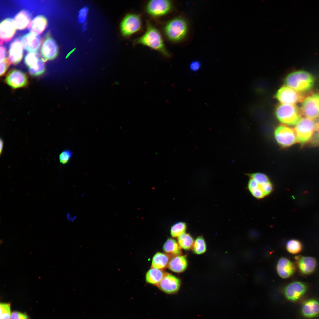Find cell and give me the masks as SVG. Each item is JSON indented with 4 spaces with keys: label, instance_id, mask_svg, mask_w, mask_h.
<instances>
[{
    "label": "cell",
    "instance_id": "ffe728a7",
    "mask_svg": "<svg viewBox=\"0 0 319 319\" xmlns=\"http://www.w3.org/2000/svg\"><path fill=\"white\" fill-rule=\"evenodd\" d=\"M21 42L24 48L30 52H35L39 48L41 43L40 38L31 33L22 37Z\"/></svg>",
    "mask_w": 319,
    "mask_h": 319
},
{
    "label": "cell",
    "instance_id": "9c48e42d",
    "mask_svg": "<svg viewBox=\"0 0 319 319\" xmlns=\"http://www.w3.org/2000/svg\"><path fill=\"white\" fill-rule=\"evenodd\" d=\"M302 102V115L314 120L319 117V94L310 93Z\"/></svg>",
    "mask_w": 319,
    "mask_h": 319
},
{
    "label": "cell",
    "instance_id": "60d3db41",
    "mask_svg": "<svg viewBox=\"0 0 319 319\" xmlns=\"http://www.w3.org/2000/svg\"><path fill=\"white\" fill-rule=\"evenodd\" d=\"M313 142L315 144H319V131L318 133L315 136Z\"/></svg>",
    "mask_w": 319,
    "mask_h": 319
},
{
    "label": "cell",
    "instance_id": "8992f818",
    "mask_svg": "<svg viewBox=\"0 0 319 319\" xmlns=\"http://www.w3.org/2000/svg\"><path fill=\"white\" fill-rule=\"evenodd\" d=\"M276 116L281 123L293 125L296 124L302 115L300 109L295 105L281 104L276 107Z\"/></svg>",
    "mask_w": 319,
    "mask_h": 319
},
{
    "label": "cell",
    "instance_id": "f1b7e54d",
    "mask_svg": "<svg viewBox=\"0 0 319 319\" xmlns=\"http://www.w3.org/2000/svg\"><path fill=\"white\" fill-rule=\"evenodd\" d=\"M286 249L290 253L296 254L300 252L302 249V245L300 241L296 239H292L287 243Z\"/></svg>",
    "mask_w": 319,
    "mask_h": 319
},
{
    "label": "cell",
    "instance_id": "5b68a950",
    "mask_svg": "<svg viewBox=\"0 0 319 319\" xmlns=\"http://www.w3.org/2000/svg\"><path fill=\"white\" fill-rule=\"evenodd\" d=\"M294 130L297 142L304 144L310 139L315 131H319V121L301 118L296 124Z\"/></svg>",
    "mask_w": 319,
    "mask_h": 319
},
{
    "label": "cell",
    "instance_id": "5bb4252c",
    "mask_svg": "<svg viewBox=\"0 0 319 319\" xmlns=\"http://www.w3.org/2000/svg\"><path fill=\"white\" fill-rule=\"evenodd\" d=\"M5 82L11 87L17 89L25 87L28 84V79L27 75L22 71L13 69L7 74Z\"/></svg>",
    "mask_w": 319,
    "mask_h": 319
},
{
    "label": "cell",
    "instance_id": "30bf717a",
    "mask_svg": "<svg viewBox=\"0 0 319 319\" xmlns=\"http://www.w3.org/2000/svg\"><path fill=\"white\" fill-rule=\"evenodd\" d=\"M172 7V3L168 0H152L149 1L145 6L147 12L155 17H161L169 13Z\"/></svg>",
    "mask_w": 319,
    "mask_h": 319
},
{
    "label": "cell",
    "instance_id": "2e32d148",
    "mask_svg": "<svg viewBox=\"0 0 319 319\" xmlns=\"http://www.w3.org/2000/svg\"><path fill=\"white\" fill-rule=\"evenodd\" d=\"M158 285L160 289L165 293L173 294L176 293L179 290L180 285V281L176 276L167 274L165 275Z\"/></svg>",
    "mask_w": 319,
    "mask_h": 319
},
{
    "label": "cell",
    "instance_id": "e0dca14e",
    "mask_svg": "<svg viewBox=\"0 0 319 319\" xmlns=\"http://www.w3.org/2000/svg\"><path fill=\"white\" fill-rule=\"evenodd\" d=\"M296 269V264L285 258H281L277 263V272L279 276L283 279L287 278L292 276Z\"/></svg>",
    "mask_w": 319,
    "mask_h": 319
},
{
    "label": "cell",
    "instance_id": "6da1fadb",
    "mask_svg": "<svg viewBox=\"0 0 319 319\" xmlns=\"http://www.w3.org/2000/svg\"><path fill=\"white\" fill-rule=\"evenodd\" d=\"M133 43L134 45L148 47L160 53L166 58L170 57L160 32L149 21L147 22L146 29L144 34L134 40Z\"/></svg>",
    "mask_w": 319,
    "mask_h": 319
},
{
    "label": "cell",
    "instance_id": "83f0119b",
    "mask_svg": "<svg viewBox=\"0 0 319 319\" xmlns=\"http://www.w3.org/2000/svg\"><path fill=\"white\" fill-rule=\"evenodd\" d=\"M178 244L181 248L188 250L192 247L194 241L189 234L184 233L178 237Z\"/></svg>",
    "mask_w": 319,
    "mask_h": 319
},
{
    "label": "cell",
    "instance_id": "836d02e7",
    "mask_svg": "<svg viewBox=\"0 0 319 319\" xmlns=\"http://www.w3.org/2000/svg\"><path fill=\"white\" fill-rule=\"evenodd\" d=\"M38 59L35 52H30L25 56V62L26 65L30 67L35 64Z\"/></svg>",
    "mask_w": 319,
    "mask_h": 319
},
{
    "label": "cell",
    "instance_id": "484cf974",
    "mask_svg": "<svg viewBox=\"0 0 319 319\" xmlns=\"http://www.w3.org/2000/svg\"><path fill=\"white\" fill-rule=\"evenodd\" d=\"M165 252L170 255L175 256L181 253L180 247L176 241L172 238L168 239L163 246Z\"/></svg>",
    "mask_w": 319,
    "mask_h": 319
},
{
    "label": "cell",
    "instance_id": "b9f144b4",
    "mask_svg": "<svg viewBox=\"0 0 319 319\" xmlns=\"http://www.w3.org/2000/svg\"><path fill=\"white\" fill-rule=\"evenodd\" d=\"M0 154L1 155L3 152L4 143L3 140L1 138H0Z\"/></svg>",
    "mask_w": 319,
    "mask_h": 319
},
{
    "label": "cell",
    "instance_id": "4fadbf2b",
    "mask_svg": "<svg viewBox=\"0 0 319 319\" xmlns=\"http://www.w3.org/2000/svg\"><path fill=\"white\" fill-rule=\"evenodd\" d=\"M307 286L304 282L295 281L287 285L284 290V294L287 299L295 301L299 299L306 292Z\"/></svg>",
    "mask_w": 319,
    "mask_h": 319
},
{
    "label": "cell",
    "instance_id": "7402d4cb",
    "mask_svg": "<svg viewBox=\"0 0 319 319\" xmlns=\"http://www.w3.org/2000/svg\"><path fill=\"white\" fill-rule=\"evenodd\" d=\"M47 23L46 18L43 15H39L35 17L30 23L28 28L31 33L38 35L44 31Z\"/></svg>",
    "mask_w": 319,
    "mask_h": 319
},
{
    "label": "cell",
    "instance_id": "f546056e",
    "mask_svg": "<svg viewBox=\"0 0 319 319\" xmlns=\"http://www.w3.org/2000/svg\"><path fill=\"white\" fill-rule=\"evenodd\" d=\"M44 62L42 59H38L35 64L29 67L30 74L33 76H38L42 74L45 70Z\"/></svg>",
    "mask_w": 319,
    "mask_h": 319
},
{
    "label": "cell",
    "instance_id": "1f68e13d",
    "mask_svg": "<svg viewBox=\"0 0 319 319\" xmlns=\"http://www.w3.org/2000/svg\"><path fill=\"white\" fill-rule=\"evenodd\" d=\"M186 229L185 224L183 222H178L173 225L171 227L170 234L174 237H178L185 233Z\"/></svg>",
    "mask_w": 319,
    "mask_h": 319
},
{
    "label": "cell",
    "instance_id": "ac0fdd59",
    "mask_svg": "<svg viewBox=\"0 0 319 319\" xmlns=\"http://www.w3.org/2000/svg\"><path fill=\"white\" fill-rule=\"evenodd\" d=\"M16 29L13 19L7 18L3 20L0 25L1 41L7 42L10 40L15 33Z\"/></svg>",
    "mask_w": 319,
    "mask_h": 319
},
{
    "label": "cell",
    "instance_id": "44dd1931",
    "mask_svg": "<svg viewBox=\"0 0 319 319\" xmlns=\"http://www.w3.org/2000/svg\"><path fill=\"white\" fill-rule=\"evenodd\" d=\"M9 58L14 64H19L23 56V46L19 39H16L10 44L9 51Z\"/></svg>",
    "mask_w": 319,
    "mask_h": 319
},
{
    "label": "cell",
    "instance_id": "ab89813d",
    "mask_svg": "<svg viewBox=\"0 0 319 319\" xmlns=\"http://www.w3.org/2000/svg\"><path fill=\"white\" fill-rule=\"evenodd\" d=\"M200 64L197 61H195L191 63L190 65L191 69L193 71H196L199 68Z\"/></svg>",
    "mask_w": 319,
    "mask_h": 319
},
{
    "label": "cell",
    "instance_id": "d6a6232c",
    "mask_svg": "<svg viewBox=\"0 0 319 319\" xmlns=\"http://www.w3.org/2000/svg\"><path fill=\"white\" fill-rule=\"evenodd\" d=\"M0 319H9L11 315L10 304L9 303H1Z\"/></svg>",
    "mask_w": 319,
    "mask_h": 319
},
{
    "label": "cell",
    "instance_id": "d590c367",
    "mask_svg": "<svg viewBox=\"0 0 319 319\" xmlns=\"http://www.w3.org/2000/svg\"><path fill=\"white\" fill-rule=\"evenodd\" d=\"M8 58H6L4 60L0 61V76H3L6 72L11 64Z\"/></svg>",
    "mask_w": 319,
    "mask_h": 319
},
{
    "label": "cell",
    "instance_id": "277c9868",
    "mask_svg": "<svg viewBox=\"0 0 319 319\" xmlns=\"http://www.w3.org/2000/svg\"><path fill=\"white\" fill-rule=\"evenodd\" d=\"M164 34L170 41L177 42L182 40L188 31L186 21L181 17H177L167 22L165 25Z\"/></svg>",
    "mask_w": 319,
    "mask_h": 319
},
{
    "label": "cell",
    "instance_id": "7a4b0ae2",
    "mask_svg": "<svg viewBox=\"0 0 319 319\" xmlns=\"http://www.w3.org/2000/svg\"><path fill=\"white\" fill-rule=\"evenodd\" d=\"M250 179L248 189L256 198H263L269 195L273 191V185L268 177L261 173L248 174Z\"/></svg>",
    "mask_w": 319,
    "mask_h": 319
},
{
    "label": "cell",
    "instance_id": "d6986e66",
    "mask_svg": "<svg viewBox=\"0 0 319 319\" xmlns=\"http://www.w3.org/2000/svg\"><path fill=\"white\" fill-rule=\"evenodd\" d=\"M302 315L307 318H312L319 315V301L315 299L307 300L303 304L301 309Z\"/></svg>",
    "mask_w": 319,
    "mask_h": 319
},
{
    "label": "cell",
    "instance_id": "4316f807",
    "mask_svg": "<svg viewBox=\"0 0 319 319\" xmlns=\"http://www.w3.org/2000/svg\"><path fill=\"white\" fill-rule=\"evenodd\" d=\"M169 262V258L167 255L162 253L158 252L154 256L152 261L153 268L162 269L166 267Z\"/></svg>",
    "mask_w": 319,
    "mask_h": 319
},
{
    "label": "cell",
    "instance_id": "f35d334b",
    "mask_svg": "<svg viewBox=\"0 0 319 319\" xmlns=\"http://www.w3.org/2000/svg\"><path fill=\"white\" fill-rule=\"evenodd\" d=\"M0 61L5 59L6 58V51L5 47L3 46H1L0 47Z\"/></svg>",
    "mask_w": 319,
    "mask_h": 319
},
{
    "label": "cell",
    "instance_id": "3957f363",
    "mask_svg": "<svg viewBox=\"0 0 319 319\" xmlns=\"http://www.w3.org/2000/svg\"><path fill=\"white\" fill-rule=\"evenodd\" d=\"M314 82L313 76L304 71L292 73L286 77L285 83L287 86L300 92H307L313 87Z\"/></svg>",
    "mask_w": 319,
    "mask_h": 319
},
{
    "label": "cell",
    "instance_id": "603a6c76",
    "mask_svg": "<svg viewBox=\"0 0 319 319\" xmlns=\"http://www.w3.org/2000/svg\"><path fill=\"white\" fill-rule=\"evenodd\" d=\"M188 261L186 257L179 255L175 256L169 262L168 267L172 271L181 273L186 269Z\"/></svg>",
    "mask_w": 319,
    "mask_h": 319
},
{
    "label": "cell",
    "instance_id": "9a60e30c",
    "mask_svg": "<svg viewBox=\"0 0 319 319\" xmlns=\"http://www.w3.org/2000/svg\"><path fill=\"white\" fill-rule=\"evenodd\" d=\"M295 259L296 266L301 274L307 275L314 271L317 265L315 258L299 255L296 256Z\"/></svg>",
    "mask_w": 319,
    "mask_h": 319
},
{
    "label": "cell",
    "instance_id": "ba28073f",
    "mask_svg": "<svg viewBox=\"0 0 319 319\" xmlns=\"http://www.w3.org/2000/svg\"><path fill=\"white\" fill-rule=\"evenodd\" d=\"M141 26V16L136 14L129 13L124 17L121 22V31L123 36L128 37L139 31Z\"/></svg>",
    "mask_w": 319,
    "mask_h": 319
},
{
    "label": "cell",
    "instance_id": "d4e9b609",
    "mask_svg": "<svg viewBox=\"0 0 319 319\" xmlns=\"http://www.w3.org/2000/svg\"><path fill=\"white\" fill-rule=\"evenodd\" d=\"M163 272L159 269L152 268L147 272L146 275L147 282L153 284H158L165 276Z\"/></svg>",
    "mask_w": 319,
    "mask_h": 319
},
{
    "label": "cell",
    "instance_id": "8fae6325",
    "mask_svg": "<svg viewBox=\"0 0 319 319\" xmlns=\"http://www.w3.org/2000/svg\"><path fill=\"white\" fill-rule=\"evenodd\" d=\"M274 136L278 144L283 147H289L297 142L295 131L285 126L280 125L276 128Z\"/></svg>",
    "mask_w": 319,
    "mask_h": 319
},
{
    "label": "cell",
    "instance_id": "cb8c5ba5",
    "mask_svg": "<svg viewBox=\"0 0 319 319\" xmlns=\"http://www.w3.org/2000/svg\"><path fill=\"white\" fill-rule=\"evenodd\" d=\"M31 19V15L30 12L22 10L16 14L13 20L16 29L22 30L28 25Z\"/></svg>",
    "mask_w": 319,
    "mask_h": 319
},
{
    "label": "cell",
    "instance_id": "74e56055",
    "mask_svg": "<svg viewBox=\"0 0 319 319\" xmlns=\"http://www.w3.org/2000/svg\"><path fill=\"white\" fill-rule=\"evenodd\" d=\"M87 13V9L86 8H84L80 10L79 16V19L80 22H83L85 21L86 18Z\"/></svg>",
    "mask_w": 319,
    "mask_h": 319
},
{
    "label": "cell",
    "instance_id": "52a82bcc",
    "mask_svg": "<svg viewBox=\"0 0 319 319\" xmlns=\"http://www.w3.org/2000/svg\"><path fill=\"white\" fill-rule=\"evenodd\" d=\"M309 93L297 91L287 86H283L278 91L276 98L281 104L289 105L302 102Z\"/></svg>",
    "mask_w": 319,
    "mask_h": 319
},
{
    "label": "cell",
    "instance_id": "4dcf8cb0",
    "mask_svg": "<svg viewBox=\"0 0 319 319\" xmlns=\"http://www.w3.org/2000/svg\"><path fill=\"white\" fill-rule=\"evenodd\" d=\"M192 250L195 254L199 255L205 253L206 250V245L203 238L201 237H198L194 241Z\"/></svg>",
    "mask_w": 319,
    "mask_h": 319
},
{
    "label": "cell",
    "instance_id": "7c38bea8",
    "mask_svg": "<svg viewBox=\"0 0 319 319\" xmlns=\"http://www.w3.org/2000/svg\"><path fill=\"white\" fill-rule=\"evenodd\" d=\"M41 52L43 57L42 59L44 61L54 59L58 55V46L49 33L46 34L43 41Z\"/></svg>",
    "mask_w": 319,
    "mask_h": 319
},
{
    "label": "cell",
    "instance_id": "8d00e7d4",
    "mask_svg": "<svg viewBox=\"0 0 319 319\" xmlns=\"http://www.w3.org/2000/svg\"><path fill=\"white\" fill-rule=\"evenodd\" d=\"M27 315L17 311L13 312L11 314L9 319H27Z\"/></svg>",
    "mask_w": 319,
    "mask_h": 319
},
{
    "label": "cell",
    "instance_id": "e575fe53",
    "mask_svg": "<svg viewBox=\"0 0 319 319\" xmlns=\"http://www.w3.org/2000/svg\"><path fill=\"white\" fill-rule=\"evenodd\" d=\"M73 155V152L70 150L66 149L63 151L59 156L60 162L63 165L68 163Z\"/></svg>",
    "mask_w": 319,
    "mask_h": 319
}]
</instances>
